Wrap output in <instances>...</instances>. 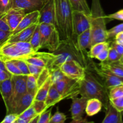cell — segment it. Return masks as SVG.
I'll use <instances>...</instances> for the list:
<instances>
[{"label":"cell","mask_w":123,"mask_h":123,"mask_svg":"<svg viewBox=\"0 0 123 123\" xmlns=\"http://www.w3.org/2000/svg\"><path fill=\"white\" fill-rule=\"evenodd\" d=\"M52 53L54 54V57L46 67L49 70L60 68L64 62L70 60L76 61L86 70L92 67L93 64L90 61L91 58L88 56L86 50L80 49L77 42V37L74 36L67 40L61 41L58 49Z\"/></svg>","instance_id":"1"},{"label":"cell","mask_w":123,"mask_h":123,"mask_svg":"<svg viewBox=\"0 0 123 123\" xmlns=\"http://www.w3.org/2000/svg\"><path fill=\"white\" fill-rule=\"evenodd\" d=\"M55 26L61 40H67L73 37L72 10L68 0H54Z\"/></svg>","instance_id":"2"},{"label":"cell","mask_w":123,"mask_h":123,"mask_svg":"<svg viewBox=\"0 0 123 123\" xmlns=\"http://www.w3.org/2000/svg\"><path fill=\"white\" fill-rule=\"evenodd\" d=\"M90 31L91 44L108 41L106 29V16L101 5L100 0H92L90 8Z\"/></svg>","instance_id":"3"},{"label":"cell","mask_w":123,"mask_h":123,"mask_svg":"<svg viewBox=\"0 0 123 123\" xmlns=\"http://www.w3.org/2000/svg\"><path fill=\"white\" fill-rule=\"evenodd\" d=\"M79 91L81 97L88 100L94 98L100 100L104 106L109 102L108 89L87 70L85 77L80 81Z\"/></svg>","instance_id":"4"},{"label":"cell","mask_w":123,"mask_h":123,"mask_svg":"<svg viewBox=\"0 0 123 123\" xmlns=\"http://www.w3.org/2000/svg\"><path fill=\"white\" fill-rule=\"evenodd\" d=\"M34 52L29 42H6L0 46V58L4 62L23 59Z\"/></svg>","instance_id":"5"},{"label":"cell","mask_w":123,"mask_h":123,"mask_svg":"<svg viewBox=\"0 0 123 123\" xmlns=\"http://www.w3.org/2000/svg\"><path fill=\"white\" fill-rule=\"evenodd\" d=\"M40 49H46L49 52H55L61 43L60 34L54 24H40Z\"/></svg>","instance_id":"6"},{"label":"cell","mask_w":123,"mask_h":123,"mask_svg":"<svg viewBox=\"0 0 123 123\" xmlns=\"http://www.w3.org/2000/svg\"><path fill=\"white\" fill-rule=\"evenodd\" d=\"M80 81L64 75L62 78L54 84L63 99L72 98L79 94Z\"/></svg>","instance_id":"7"},{"label":"cell","mask_w":123,"mask_h":123,"mask_svg":"<svg viewBox=\"0 0 123 123\" xmlns=\"http://www.w3.org/2000/svg\"><path fill=\"white\" fill-rule=\"evenodd\" d=\"M26 75L12 76V84H13V94L10 104L7 111V114H12L13 109L18 101L27 92L26 89Z\"/></svg>","instance_id":"8"},{"label":"cell","mask_w":123,"mask_h":123,"mask_svg":"<svg viewBox=\"0 0 123 123\" xmlns=\"http://www.w3.org/2000/svg\"><path fill=\"white\" fill-rule=\"evenodd\" d=\"M62 73L71 79L81 80L85 77L86 70L74 60L64 62L60 67Z\"/></svg>","instance_id":"9"},{"label":"cell","mask_w":123,"mask_h":123,"mask_svg":"<svg viewBox=\"0 0 123 123\" xmlns=\"http://www.w3.org/2000/svg\"><path fill=\"white\" fill-rule=\"evenodd\" d=\"M73 23V36L78 37L79 34L90 28L89 16L84 12L73 11L72 13Z\"/></svg>","instance_id":"10"},{"label":"cell","mask_w":123,"mask_h":123,"mask_svg":"<svg viewBox=\"0 0 123 123\" xmlns=\"http://www.w3.org/2000/svg\"><path fill=\"white\" fill-rule=\"evenodd\" d=\"M92 68L96 71V73L102 78L103 85L107 89H109L113 86L123 84V78L115 75L113 73L108 70L102 69L99 67H97L96 64L93 63Z\"/></svg>","instance_id":"11"},{"label":"cell","mask_w":123,"mask_h":123,"mask_svg":"<svg viewBox=\"0 0 123 123\" xmlns=\"http://www.w3.org/2000/svg\"><path fill=\"white\" fill-rule=\"evenodd\" d=\"M38 24H49L55 25V4L54 0H48L39 10Z\"/></svg>","instance_id":"12"},{"label":"cell","mask_w":123,"mask_h":123,"mask_svg":"<svg viewBox=\"0 0 123 123\" xmlns=\"http://www.w3.org/2000/svg\"><path fill=\"white\" fill-rule=\"evenodd\" d=\"M54 56V54L52 52H41L38 51L26 56L22 60H24L28 64L46 68L47 65Z\"/></svg>","instance_id":"13"},{"label":"cell","mask_w":123,"mask_h":123,"mask_svg":"<svg viewBox=\"0 0 123 123\" xmlns=\"http://www.w3.org/2000/svg\"><path fill=\"white\" fill-rule=\"evenodd\" d=\"M72 103L70 111L72 115V120H79L83 118L85 112V108L88 99L83 97H81L80 98L74 97L72 98Z\"/></svg>","instance_id":"14"},{"label":"cell","mask_w":123,"mask_h":123,"mask_svg":"<svg viewBox=\"0 0 123 123\" xmlns=\"http://www.w3.org/2000/svg\"><path fill=\"white\" fill-rule=\"evenodd\" d=\"M39 17V10L34 11V12L26 13L25 16L22 18L17 27L14 29V30L11 32V36L18 33L19 31H22L23 30L27 28L31 25L38 24Z\"/></svg>","instance_id":"15"},{"label":"cell","mask_w":123,"mask_h":123,"mask_svg":"<svg viewBox=\"0 0 123 123\" xmlns=\"http://www.w3.org/2000/svg\"><path fill=\"white\" fill-rule=\"evenodd\" d=\"M26 14L23 10L16 8H12L5 13L6 22L10 28L11 32L14 30L22 18Z\"/></svg>","instance_id":"16"},{"label":"cell","mask_w":123,"mask_h":123,"mask_svg":"<svg viewBox=\"0 0 123 123\" xmlns=\"http://www.w3.org/2000/svg\"><path fill=\"white\" fill-rule=\"evenodd\" d=\"M42 0H13V8L23 10L25 13L39 10L43 5Z\"/></svg>","instance_id":"17"},{"label":"cell","mask_w":123,"mask_h":123,"mask_svg":"<svg viewBox=\"0 0 123 123\" xmlns=\"http://www.w3.org/2000/svg\"><path fill=\"white\" fill-rule=\"evenodd\" d=\"M34 97L35 95L33 94L28 92L25 93L18 101L12 111V114H16L18 115L21 114L24 111L32 105V102L34 100Z\"/></svg>","instance_id":"18"},{"label":"cell","mask_w":123,"mask_h":123,"mask_svg":"<svg viewBox=\"0 0 123 123\" xmlns=\"http://www.w3.org/2000/svg\"><path fill=\"white\" fill-rule=\"evenodd\" d=\"M105 117L102 123H123V113L117 111L110 102L105 106Z\"/></svg>","instance_id":"19"},{"label":"cell","mask_w":123,"mask_h":123,"mask_svg":"<svg viewBox=\"0 0 123 123\" xmlns=\"http://www.w3.org/2000/svg\"><path fill=\"white\" fill-rule=\"evenodd\" d=\"M0 92L4 102L6 109H7L10 104L12 94H13V84H12V77L0 83Z\"/></svg>","instance_id":"20"},{"label":"cell","mask_w":123,"mask_h":123,"mask_svg":"<svg viewBox=\"0 0 123 123\" xmlns=\"http://www.w3.org/2000/svg\"><path fill=\"white\" fill-rule=\"evenodd\" d=\"M37 24H34L27 28L19 31L18 33L10 36L7 42H29Z\"/></svg>","instance_id":"21"},{"label":"cell","mask_w":123,"mask_h":123,"mask_svg":"<svg viewBox=\"0 0 123 123\" xmlns=\"http://www.w3.org/2000/svg\"><path fill=\"white\" fill-rule=\"evenodd\" d=\"M98 65L100 68L108 70L115 75L123 78V62L120 60L112 62H101Z\"/></svg>","instance_id":"22"},{"label":"cell","mask_w":123,"mask_h":123,"mask_svg":"<svg viewBox=\"0 0 123 123\" xmlns=\"http://www.w3.org/2000/svg\"><path fill=\"white\" fill-rule=\"evenodd\" d=\"M62 100H64L63 98L60 95L54 84H53L50 86L48 95L46 96V98L44 100V103L46 105L47 108L49 109L50 107L53 106L56 103H58L59 102Z\"/></svg>","instance_id":"23"},{"label":"cell","mask_w":123,"mask_h":123,"mask_svg":"<svg viewBox=\"0 0 123 123\" xmlns=\"http://www.w3.org/2000/svg\"><path fill=\"white\" fill-rule=\"evenodd\" d=\"M103 103L97 98H90L86 102L85 113L89 117L96 115L102 111Z\"/></svg>","instance_id":"24"},{"label":"cell","mask_w":123,"mask_h":123,"mask_svg":"<svg viewBox=\"0 0 123 123\" xmlns=\"http://www.w3.org/2000/svg\"><path fill=\"white\" fill-rule=\"evenodd\" d=\"M77 42L80 49L82 50H86L91 47V36L90 29L82 32L77 37Z\"/></svg>","instance_id":"25"},{"label":"cell","mask_w":123,"mask_h":123,"mask_svg":"<svg viewBox=\"0 0 123 123\" xmlns=\"http://www.w3.org/2000/svg\"><path fill=\"white\" fill-rule=\"evenodd\" d=\"M53 84L51 78L49 76L45 82L38 88L34 97V100L44 102L48 95L49 90L51 85Z\"/></svg>","instance_id":"26"},{"label":"cell","mask_w":123,"mask_h":123,"mask_svg":"<svg viewBox=\"0 0 123 123\" xmlns=\"http://www.w3.org/2000/svg\"><path fill=\"white\" fill-rule=\"evenodd\" d=\"M73 11L84 12L88 16H90V8L86 0H68Z\"/></svg>","instance_id":"27"},{"label":"cell","mask_w":123,"mask_h":123,"mask_svg":"<svg viewBox=\"0 0 123 123\" xmlns=\"http://www.w3.org/2000/svg\"><path fill=\"white\" fill-rule=\"evenodd\" d=\"M110 46V43L108 41L106 42L97 43L91 46L90 48V50L88 52V56L91 59L96 58V56L106 48H109Z\"/></svg>","instance_id":"28"},{"label":"cell","mask_w":123,"mask_h":123,"mask_svg":"<svg viewBox=\"0 0 123 123\" xmlns=\"http://www.w3.org/2000/svg\"><path fill=\"white\" fill-rule=\"evenodd\" d=\"M29 43L34 52H38L39 49H40V35L38 24H37L33 34L31 36Z\"/></svg>","instance_id":"29"},{"label":"cell","mask_w":123,"mask_h":123,"mask_svg":"<svg viewBox=\"0 0 123 123\" xmlns=\"http://www.w3.org/2000/svg\"><path fill=\"white\" fill-rule=\"evenodd\" d=\"M26 89L27 92L36 95L38 90L37 83V78L32 74H29L26 79Z\"/></svg>","instance_id":"30"},{"label":"cell","mask_w":123,"mask_h":123,"mask_svg":"<svg viewBox=\"0 0 123 123\" xmlns=\"http://www.w3.org/2000/svg\"><path fill=\"white\" fill-rule=\"evenodd\" d=\"M108 96L109 100L123 96V84L108 89Z\"/></svg>","instance_id":"31"},{"label":"cell","mask_w":123,"mask_h":123,"mask_svg":"<svg viewBox=\"0 0 123 123\" xmlns=\"http://www.w3.org/2000/svg\"><path fill=\"white\" fill-rule=\"evenodd\" d=\"M4 64L7 72L9 73L12 76L20 75V74H22L20 71L19 70V69L17 67L16 65L15 64V63L13 62V60L5 61Z\"/></svg>","instance_id":"32"},{"label":"cell","mask_w":123,"mask_h":123,"mask_svg":"<svg viewBox=\"0 0 123 123\" xmlns=\"http://www.w3.org/2000/svg\"><path fill=\"white\" fill-rule=\"evenodd\" d=\"M13 61L20 71L22 74L26 76L30 74L28 64L24 60L22 59H17V60H13Z\"/></svg>","instance_id":"33"},{"label":"cell","mask_w":123,"mask_h":123,"mask_svg":"<svg viewBox=\"0 0 123 123\" xmlns=\"http://www.w3.org/2000/svg\"><path fill=\"white\" fill-rule=\"evenodd\" d=\"M122 56L117 52V50L111 46H109V53H108V56L107 60L104 62H112L118 61L121 60Z\"/></svg>","instance_id":"34"},{"label":"cell","mask_w":123,"mask_h":123,"mask_svg":"<svg viewBox=\"0 0 123 123\" xmlns=\"http://www.w3.org/2000/svg\"><path fill=\"white\" fill-rule=\"evenodd\" d=\"M123 31V23L114 26L112 28L107 30V37L108 40L109 39H114L115 36L120 32Z\"/></svg>","instance_id":"35"},{"label":"cell","mask_w":123,"mask_h":123,"mask_svg":"<svg viewBox=\"0 0 123 123\" xmlns=\"http://www.w3.org/2000/svg\"><path fill=\"white\" fill-rule=\"evenodd\" d=\"M37 115H38V114H36L34 109V108L32 107V106L31 105V106L29 107L28 109H26V110L24 111L21 114H20L18 117L20 118L25 119V120H31Z\"/></svg>","instance_id":"36"},{"label":"cell","mask_w":123,"mask_h":123,"mask_svg":"<svg viewBox=\"0 0 123 123\" xmlns=\"http://www.w3.org/2000/svg\"><path fill=\"white\" fill-rule=\"evenodd\" d=\"M66 120V116L64 114L60 112L58 109L54 115L50 117L49 123H64Z\"/></svg>","instance_id":"37"},{"label":"cell","mask_w":123,"mask_h":123,"mask_svg":"<svg viewBox=\"0 0 123 123\" xmlns=\"http://www.w3.org/2000/svg\"><path fill=\"white\" fill-rule=\"evenodd\" d=\"M32 106L37 114H41L42 112L48 109L45 103L43 101H38L34 100L32 102Z\"/></svg>","instance_id":"38"},{"label":"cell","mask_w":123,"mask_h":123,"mask_svg":"<svg viewBox=\"0 0 123 123\" xmlns=\"http://www.w3.org/2000/svg\"><path fill=\"white\" fill-rule=\"evenodd\" d=\"M13 6V0H0V13H6Z\"/></svg>","instance_id":"39"},{"label":"cell","mask_w":123,"mask_h":123,"mask_svg":"<svg viewBox=\"0 0 123 123\" xmlns=\"http://www.w3.org/2000/svg\"><path fill=\"white\" fill-rule=\"evenodd\" d=\"M109 102L117 111L120 112H123V96L114 99L109 100Z\"/></svg>","instance_id":"40"},{"label":"cell","mask_w":123,"mask_h":123,"mask_svg":"<svg viewBox=\"0 0 123 123\" xmlns=\"http://www.w3.org/2000/svg\"><path fill=\"white\" fill-rule=\"evenodd\" d=\"M49 71L50 73V76L52 80L53 84H55V82L60 80L61 78H62L64 76V74L62 73L60 68H56V69L50 70Z\"/></svg>","instance_id":"41"},{"label":"cell","mask_w":123,"mask_h":123,"mask_svg":"<svg viewBox=\"0 0 123 123\" xmlns=\"http://www.w3.org/2000/svg\"><path fill=\"white\" fill-rule=\"evenodd\" d=\"M50 76V73H49V71L48 68H44V70L42 71V73H40L39 76H38L37 79V86H38V89L44 82L46 80L48 77Z\"/></svg>","instance_id":"42"},{"label":"cell","mask_w":123,"mask_h":123,"mask_svg":"<svg viewBox=\"0 0 123 123\" xmlns=\"http://www.w3.org/2000/svg\"><path fill=\"white\" fill-rule=\"evenodd\" d=\"M28 64V63H27ZM28 66L29 71H30V74H32L36 78H38V76L40 74L42 71L44 70V67H40V66H36V65L31 64H28Z\"/></svg>","instance_id":"43"},{"label":"cell","mask_w":123,"mask_h":123,"mask_svg":"<svg viewBox=\"0 0 123 123\" xmlns=\"http://www.w3.org/2000/svg\"><path fill=\"white\" fill-rule=\"evenodd\" d=\"M52 109L46 110L42 114H40L38 123H49V120L51 117Z\"/></svg>","instance_id":"44"},{"label":"cell","mask_w":123,"mask_h":123,"mask_svg":"<svg viewBox=\"0 0 123 123\" xmlns=\"http://www.w3.org/2000/svg\"><path fill=\"white\" fill-rule=\"evenodd\" d=\"M0 30L11 32L9 26L6 22L5 13H0Z\"/></svg>","instance_id":"45"},{"label":"cell","mask_w":123,"mask_h":123,"mask_svg":"<svg viewBox=\"0 0 123 123\" xmlns=\"http://www.w3.org/2000/svg\"><path fill=\"white\" fill-rule=\"evenodd\" d=\"M106 18L109 19H116V20H123V9L120 10L115 13L110 14L109 15L106 16Z\"/></svg>","instance_id":"46"},{"label":"cell","mask_w":123,"mask_h":123,"mask_svg":"<svg viewBox=\"0 0 123 123\" xmlns=\"http://www.w3.org/2000/svg\"><path fill=\"white\" fill-rule=\"evenodd\" d=\"M11 32L10 31H4V30H0V46L3 43L8 40V38L10 37Z\"/></svg>","instance_id":"47"},{"label":"cell","mask_w":123,"mask_h":123,"mask_svg":"<svg viewBox=\"0 0 123 123\" xmlns=\"http://www.w3.org/2000/svg\"><path fill=\"white\" fill-rule=\"evenodd\" d=\"M19 115L14 114H8L6 115L4 120L0 123H13L18 118Z\"/></svg>","instance_id":"48"},{"label":"cell","mask_w":123,"mask_h":123,"mask_svg":"<svg viewBox=\"0 0 123 123\" xmlns=\"http://www.w3.org/2000/svg\"><path fill=\"white\" fill-rule=\"evenodd\" d=\"M109 48H106L104 50H102L97 56H96V58L98 60H99L101 62H104L106 60H107L108 56V53H109Z\"/></svg>","instance_id":"49"},{"label":"cell","mask_w":123,"mask_h":123,"mask_svg":"<svg viewBox=\"0 0 123 123\" xmlns=\"http://www.w3.org/2000/svg\"><path fill=\"white\" fill-rule=\"evenodd\" d=\"M111 46H112L115 50H117L118 53L121 55V56L123 55V45H121V44H118V43H116L115 41H113L112 42L111 44Z\"/></svg>","instance_id":"50"},{"label":"cell","mask_w":123,"mask_h":123,"mask_svg":"<svg viewBox=\"0 0 123 123\" xmlns=\"http://www.w3.org/2000/svg\"><path fill=\"white\" fill-rule=\"evenodd\" d=\"M11 77H12V75L8 72H4V71L0 69V83L2 82L6 79L11 78Z\"/></svg>","instance_id":"51"},{"label":"cell","mask_w":123,"mask_h":123,"mask_svg":"<svg viewBox=\"0 0 123 123\" xmlns=\"http://www.w3.org/2000/svg\"><path fill=\"white\" fill-rule=\"evenodd\" d=\"M114 39L116 43L123 45V31L117 34Z\"/></svg>","instance_id":"52"},{"label":"cell","mask_w":123,"mask_h":123,"mask_svg":"<svg viewBox=\"0 0 123 123\" xmlns=\"http://www.w3.org/2000/svg\"><path fill=\"white\" fill-rule=\"evenodd\" d=\"M70 123H95L93 121H88L86 118H83L79 120H73L71 121Z\"/></svg>","instance_id":"53"},{"label":"cell","mask_w":123,"mask_h":123,"mask_svg":"<svg viewBox=\"0 0 123 123\" xmlns=\"http://www.w3.org/2000/svg\"><path fill=\"white\" fill-rule=\"evenodd\" d=\"M0 69L2 70H3V71H4V72H7V70H6V66H5L4 62V61L1 60V58H0Z\"/></svg>","instance_id":"54"},{"label":"cell","mask_w":123,"mask_h":123,"mask_svg":"<svg viewBox=\"0 0 123 123\" xmlns=\"http://www.w3.org/2000/svg\"><path fill=\"white\" fill-rule=\"evenodd\" d=\"M40 117V114L38 115H36L34 118L32 119V120H30V121L28 123H38V118H39Z\"/></svg>","instance_id":"55"},{"label":"cell","mask_w":123,"mask_h":123,"mask_svg":"<svg viewBox=\"0 0 123 123\" xmlns=\"http://www.w3.org/2000/svg\"><path fill=\"white\" fill-rule=\"evenodd\" d=\"M16 121L17 123H28L30 121V120H25V119H22L18 117V118L17 119Z\"/></svg>","instance_id":"56"},{"label":"cell","mask_w":123,"mask_h":123,"mask_svg":"<svg viewBox=\"0 0 123 123\" xmlns=\"http://www.w3.org/2000/svg\"><path fill=\"white\" fill-rule=\"evenodd\" d=\"M120 61H121L122 62H123V55L122 56V57H121V60H120Z\"/></svg>","instance_id":"57"},{"label":"cell","mask_w":123,"mask_h":123,"mask_svg":"<svg viewBox=\"0 0 123 123\" xmlns=\"http://www.w3.org/2000/svg\"><path fill=\"white\" fill-rule=\"evenodd\" d=\"M42 1H43V3H44V2H46V1H48V0H42Z\"/></svg>","instance_id":"58"},{"label":"cell","mask_w":123,"mask_h":123,"mask_svg":"<svg viewBox=\"0 0 123 123\" xmlns=\"http://www.w3.org/2000/svg\"><path fill=\"white\" fill-rule=\"evenodd\" d=\"M16 121H14V123H17V121H16Z\"/></svg>","instance_id":"59"}]
</instances>
